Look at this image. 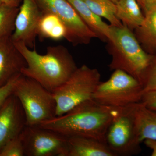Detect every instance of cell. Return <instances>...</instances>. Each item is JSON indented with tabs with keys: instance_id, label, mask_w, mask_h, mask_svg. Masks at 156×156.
Masks as SVG:
<instances>
[{
	"instance_id": "11",
	"label": "cell",
	"mask_w": 156,
	"mask_h": 156,
	"mask_svg": "<svg viewBox=\"0 0 156 156\" xmlns=\"http://www.w3.org/2000/svg\"><path fill=\"white\" fill-rule=\"evenodd\" d=\"M26 119L18 98L12 94L0 108V151L24 130Z\"/></svg>"
},
{
	"instance_id": "27",
	"label": "cell",
	"mask_w": 156,
	"mask_h": 156,
	"mask_svg": "<svg viewBox=\"0 0 156 156\" xmlns=\"http://www.w3.org/2000/svg\"><path fill=\"white\" fill-rule=\"evenodd\" d=\"M2 4L12 7H18L20 0H0Z\"/></svg>"
},
{
	"instance_id": "14",
	"label": "cell",
	"mask_w": 156,
	"mask_h": 156,
	"mask_svg": "<svg viewBox=\"0 0 156 156\" xmlns=\"http://www.w3.org/2000/svg\"><path fill=\"white\" fill-rule=\"evenodd\" d=\"M68 1L96 37L102 41L107 42L110 37L111 26L104 22L101 17L95 14L83 0Z\"/></svg>"
},
{
	"instance_id": "16",
	"label": "cell",
	"mask_w": 156,
	"mask_h": 156,
	"mask_svg": "<svg viewBox=\"0 0 156 156\" xmlns=\"http://www.w3.org/2000/svg\"><path fill=\"white\" fill-rule=\"evenodd\" d=\"M134 34L141 47L151 55L156 54V9L144 15L141 25Z\"/></svg>"
},
{
	"instance_id": "26",
	"label": "cell",
	"mask_w": 156,
	"mask_h": 156,
	"mask_svg": "<svg viewBox=\"0 0 156 156\" xmlns=\"http://www.w3.org/2000/svg\"><path fill=\"white\" fill-rule=\"evenodd\" d=\"M147 147L152 151V156H156V140L147 139L143 141Z\"/></svg>"
},
{
	"instance_id": "6",
	"label": "cell",
	"mask_w": 156,
	"mask_h": 156,
	"mask_svg": "<svg viewBox=\"0 0 156 156\" xmlns=\"http://www.w3.org/2000/svg\"><path fill=\"white\" fill-rule=\"evenodd\" d=\"M143 93L138 80L126 72L117 69L107 80L98 84L92 99L102 105L122 108L140 102Z\"/></svg>"
},
{
	"instance_id": "19",
	"label": "cell",
	"mask_w": 156,
	"mask_h": 156,
	"mask_svg": "<svg viewBox=\"0 0 156 156\" xmlns=\"http://www.w3.org/2000/svg\"><path fill=\"white\" fill-rule=\"evenodd\" d=\"M95 14L103 17L112 27L123 26L116 16V6L110 0H83Z\"/></svg>"
},
{
	"instance_id": "4",
	"label": "cell",
	"mask_w": 156,
	"mask_h": 156,
	"mask_svg": "<svg viewBox=\"0 0 156 156\" xmlns=\"http://www.w3.org/2000/svg\"><path fill=\"white\" fill-rule=\"evenodd\" d=\"M13 94L24 111L27 126H39L56 117V102L53 93L33 79L22 74Z\"/></svg>"
},
{
	"instance_id": "23",
	"label": "cell",
	"mask_w": 156,
	"mask_h": 156,
	"mask_svg": "<svg viewBox=\"0 0 156 156\" xmlns=\"http://www.w3.org/2000/svg\"><path fill=\"white\" fill-rule=\"evenodd\" d=\"M22 73H20L12 78L5 85L0 87V108L6 99L13 94L15 85Z\"/></svg>"
},
{
	"instance_id": "3",
	"label": "cell",
	"mask_w": 156,
	"mask_h": 156,
	"mask_svg": "<svg viewBox=\"0 0 156 156\" xmlns=\"http://www.w3.org/2000/svg\"><path fill=\"white\" fill-rule=\"evenodd\" d=\"M107 43L108 51L112 56L110 69L126 72L140 83L154 55L144 50L134 33L125 26H111Z\"/></svg>"
},
{
	"instance_id": "8",
	"label": "cell",
	"mask_w": 156,
	"mask_h": 156,
	"mask_svg": "<svg viewBox=\"0 0 156 156\" xmlns=\"http://www.w3.org/2000/svg\"><path fill=\"white\" fill-rule=\"evenodd\" d=\"M42 13L56 15L66 29L65 38L74 46L90 44L96 37L68 0H35Z\"/></svg>"
},
{
	"instance_id": "29",
	"label": "cell",
	"mask_w": 156,
	"mask_h": 156,
	"mask_svg": "<svg viewBox=\"0 0 156 156\" xmlns=\"http://www.w3.org/2000/svg\"><path fill=\"white\" fill-rule=\"evenodd\" d=\"M2 2L0 1V6L1 5H2Z\"/></svg>"
},
{
	"instance_id": "18",
	"label": "cell",
	"mask_w": 156,
	"mask_h": 156,
	"mask_svg": "<svg viewBox=\"0 0 156 156\" xmlns=\"http://www.w3.org/2000/svg\"><path fill=\"white\" fill-rule=\"evenodd\" d=\"M66 29L57 16L49 13H42L38 27V35L58 41L65 38Z\"/></svg>"
},
{
	"instance_id": "22",
	"label": "cell",
	"mask_w": 156,
	"mask_h": 156,
	"mask_svg": "<svg viewBox=\"0 0 156 156\" xmlns=\"http://www.w3.org/2000/svg\"><path fill=\"white\" fill-rule=\"evenodd\" d=\"M0 156H25L21 134L9 141L0 151Z\"/></svg>"
},
{
	"instance_id": "2",
	"label": "cell",
	"mask_w": 156,
	"mask_h": 156,
	"mask_svg": "<svg viewBox=\"0 0 156 156\" xmlns=\"http://www.w3.org/2000/svg\"><path fill=\"white\" fill-rule=\"evenodd\" d=\"M14 43L26 62L21 73L50 92L64 83L78 68L69 51L62 45L49 46L46 54L42 55L35 48L32 50L22 43Z\"/></svg>"
},
{
	"instance_id": "21",
	"label": "cell",
	"mask_w": 156,
	"mask_h": 156,
	"mask_svg": "<svg viewBox=\"0 0 156 156\" xmlns=\"http://www.w3.org/2000/svg\"><path fill=\"white\" fill-rule=\"evenodd\" d=\"M144 92L156 90V54L148 66L140 81Z\"/></svg>"
},
{
	"instance_id": "12",
	"label": "cell",
	"mask_w": 156,
	"mask_h": 156,
	"mask_svg": "<svg viewBox=\"0 0 156 156\" xmlns=\"http://www.w3.org/2000/svg\"><path fill=\"white\" fill-rule=\"evenodd\" d=\"M24 57L16 48L11 37L0 39V87L26 66Z\"/></svg>"
},
{
	"instance_id": "10",
	"label": "cell",
	"mask_w": 156,
	"mask_h": 156,
	"mask_svg": "<svg viewBox=\"0 0 156 156\" xmlns=\"http://www.w3.org/2000/svg\"><path fill=\"white\" fill-rule=\"evenodd\" d=\"M42 12L35 0H22L15 21L11 38L14 43L24 44L30 49L35 46L38 27Z\"/></svg>"
},
{
	"instance_id": "9",
	"label": "cell",
	"mask_w": 156,
	"mask_h": 156,
	"mask_svg": "<svg viewBox=\"0 0 156 156\" xmlns=\"http://www.w3.org/2000/svg\"><path fill=\"white\" fill-rule=\"evenodd\" d=\"M21 136L25 156H67V137L55 131L26 126Z\"/></svg>"
},
{
	"instance_id": "7",
	"label": "cell",
	"mask_w": 156,
	"mask_h": 156,
	"mask_svg": "<svg viewBox=\"0 0 156 156\" xmlns=\"http://www.w3.org/2000/svg\"><path fill=\"white\" fill-rule=\"evenodd\" d=\"M135 104L120 108L107 130L105 143L115 156L136 155L141 151L135 128Z\"/></svg>"
},
{
	"instance_id": "25",
	"label": "cell",
	"mask_w": 156,
	"mask_h": 156,
	"mask_svg": "<svg viewBox=\"0 0 156 156\" xmlns=\"http://www.w3.org/2000/svg\"><path fill=\"white\" fill-rule=\"evenodd\" d=\"M144 15L156 9V0H136Z\"/></svg>"
},
{
	"instance_id": "28",
	"label": "cell",
	"mask_w": 156,
	"mask_h": 156,
	"mask_svg": "<svg viewBox=\"0 0 156 156\" xmlns=\"http://www.w3.org/2000/svg\"><path fill=\"white\" fill-rule=\"evenodd\" d=\"M112 2H113L115 3V4H116L119 1V0H110Z\"/></svg>"
},
{
	"instance_id": "5",
	"label": "cell",
	"mask_w": 156,
	"mask_h": 156,
	"mask_svg": "<svg viewBox=\"0 0 156 156\" xmlns=\"http://www.w3.org/2000/svg\"><path fill=\"white\" fill-rule=\"evenodd\" d=\"M101 78L100 73L96 69L86 65L78 67L64 83L52 92L56 102V116L92 99Z\"/></svg>"
},
{
	"instance_id": "24",
	"label": "cell",
	"mask_w": 156,
	"mask_h": 156,
	"mask_svg": "<svg viewBox=\"0 0 156 156\" xmlns=\"http://www.w3.org/2000/svg\"><path fill=\"white\" fill-rule=\"evenodd\" d=\"M140 102L147 108L156 111V90L144 92Z\"/></svg>"
},
{
	"instance_id": "17",
	"label": "cell",
	"mask_w": 156,
	"mask_h": 156,
	"mask_svg": "<svg viewBox=\"0 0 156 156\" xmlns=\"http://www.w3.org/2000/svg\"><path fill=\"white\" fill-rule=\"evenodd\" d=\"M115 4L117 17L123 25L133 31L141 25L144 15L136 0H119Z\"/></svg>"
},
{
	"instance_id": "20",
	"label": "cell",
	"mask_w": 156,
	"mask_h": 156,
	"mask_svg": "<svg viewBox=\"0 0 156 156\" xmlns=\"http://www.w3.org/2000/svg\"><path fill=\"white\" fill-rule=\"evenodd\" d=\"M18 7L2 4L0 6V39L12 35L15 27V21L19 11Z\"/></svg>"
},
{
	"instance_id": "13",
	"label": "cell",
	"mask_w": 156,
	"mask_h": 156,
	"mask_svg": "<svg viewBox=\"0 0 156 156\" xmlns=\"http://www.w3.org/2000/svg\"><path fill=\"white\" fill-rule=\"evenodd\" d=\"M67 137V156H115L105 144L93 137Z\"/></svg>"
},
{
	"instance_id": "15",
	"label": "cell",
	"mask_w": 156,
	"mask_h": 156,
	"mask_svg": "<svg viewBox=\"0 0 156 156\" xmlns=\"http://www.w3.org/2000/svg\"><path fill=\"white\" fill-rule=\"evenodd\" d=\"M136 134L140 142L147 139L156 140V111L146 107L141 102L134 106Z\"/></svg>"
},
{
	"instance_id": "1",
	"label": "cell",
	"mask_w": 156,
	"mask_h": 156,
	"mask_svg": "<svg viewBox=\"0 0 156 156\" xmlns=\"http://www.w3.org/2000/svg\"><path fill=\"white\" fill-rule=\"evenodd\" d=\"M120 109L102 105L91 99L39 126L66 137L89 136L105 143L107 130Z\"/></svg>"
}]
</instances>
